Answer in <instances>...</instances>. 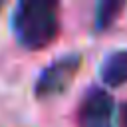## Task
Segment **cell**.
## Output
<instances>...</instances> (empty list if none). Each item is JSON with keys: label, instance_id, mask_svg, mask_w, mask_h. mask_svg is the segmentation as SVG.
Segmentation results:
<instances>
[{"label": "cell", "instance_id": "6da1fadb", "mask_svg": "<svg viewBox=\"0 0 127 127\" xmlns=\"http://www.w3.org/2000/svg\"><path fill=\"white\" fill-rule=\"evenodd\" d=\"M18 44L26 50H44L60 36V4L50 0H24L10 18Z\"/></svg>", "mask_w": 127, "mask_h": 127}, {"label": "cell", "instance_id": "7a4b0ae2", "mask_svg": "<svg viewBox=\"0 0 127 127\" xmlns=\"http://www.w3.org/2000/svg\"><path fill=\"white\" fill-rule=\"evenodd\" d=\"M81 54L67 52L58 58H54L36 77L34 81V95L38 99H50L65 91L71 81L75 79L79 67H81Z\"/></svg>", "mask_w": 127, "mask_h": 127}, {"label": "cell", "instance_id": "3957f363", "mask_svg": "<svg viewBox=\"0 0 127 127\" xmlns=\"http://www.w3.org/2000/svg\"><path fill=\"white\" fill-rule=\"evenodd\" d=\"M113 97L103 87H89L77 107L79 127H111Z\"/></svg>", "mask_w": 127, "mask_h": 127}, {"label": "cell", "instance_id": "277c9868", "mask_svg": "<svg viewBox=\"0 0 127 127\" xmlns=\"http://www.w3.org/2000/svg\"><path fill=\"white\" fill-rule=\"evenodd\" d=\"M99 77L107 87H121L127 83V48L115 50L103 58Z\"/></svg>", "mask_w": 127, "mask_h": 127}, {"label": "cell", "instance_id": "5b68a950", "mask_svg": "<svg viewBox=\"0 0 127 127\" xmlns=\"http://www.w3.org/2000/svg\"><path fill=\"white\" fill-rule=\"evenodd\" d=\"M125 8V2H117V0H105V2H99L95 6V14H93V30L95 32H105L109 30L117 18L121 16Z\"/></svg>", "mask_w": 127, "mask_h": 127}, {"label": "cell", "instance_id": "8992f818", "mask_svg": "<svg viewBox=\"0 0 127 127\" xmlns=\"http://www.w3.org/2000/svg\"><path fill=\"white\" fill-rule=\"evenodd\" d=\"M117 121H119V127H127V101H123V103L119 105Z\"/></svg>", "mask_w": 127, "mask_h": 127}]
</instances>
